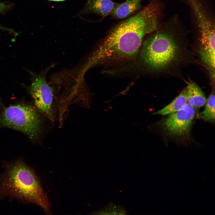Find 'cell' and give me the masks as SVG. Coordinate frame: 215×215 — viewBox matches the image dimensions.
<instances>
[{
  "label": "cell",
  "mask_w": 215,
  "mask_h": 215,
  "mask_svg": "<svg viewBox=\"0 0 215 215\" xmlns=\"http://www.w3.org/2000/svg\"><path fill=\"white\" fill-rule=\"evenodd\" d=\"M41 124L37 111L28 105L19 104L4 107L0 114V125L21 132L33 140L38 138Z\"/></svg>",
  "instance_id": "cell-4"
},
{
  "label": "cell",
  "mask_w": 215,
  "mask_h": 215,
  "mask_svg": "<svg viewBox=\"0 0 215 215\" xmlns=\"http://www.w3.org/2000/svg\"><path fill=\"white\" fill-rule=\"evenodd\" d=\"M204 110L199 115V117L205 121L215 122V94L212 92L209 96Z\"/></svg>",
  "instance_id": "cell-11"
},
{
  "label": "cell",
  "mask_w": 215,
  "mask_h": 215,
  "mask_svg": "<svg viewBox=\"0 0 215 215\" xmlns=\"http://www.w3.org/2000/svg\"><path fill=\"white\" fill-rule=\"evenodd\" d=\"M161 12L158 0H152L136 14L113 27L89 59V64L93 66L111 60L134 57L144 36L158 29Z\"/></svg>",
  "instance_id": "cell-1"
},
{
  "label": "cell",
  "mask_w": 215,
  "mask_h": 215,
  "mask_svg": "<svg viewBox=\"0 0 215 215\" xmlns=\"http://www.w3.org/2000/svg\"><path fill=\"white\" fill-rule=\"evenodd\" d=\"M157 30L144 42L141 57L147 66L153 70H161L167 68L177 60L179 50L172 34Z\"/></svg>",
  "instance_id": "cell-3"
},
{
  "label": "cell",
  "mask_w": 215,
  "mask_h": 215,
  "mask_svg": "<svg viewBox=\"0 0 215 215\" xmlns=\"http://www.w3.org/2000/svg\"><path fill=\"white\" fill-rule=\"evenodd\" d=\"M188 103L195 109L205 105L207 99L200 88L191 81L186 87Z\"/></svg>",
  "instance_id": "cell-8"
},
{
  "label": "cell",
  "mask_w": 215,
  "mask_h": 215,
  "mask_svg": "<svg viewBox=\"0 0 215 215\" xmlns=\"http://www.w3.org/2000/svg\"><path fill=\"white\" fill-rule=\"evenodd\" d=\"M7 7V5L5 3L0 2V12L4 10Z\"/></svg>",
  "instance_id": "cell-13"
},
{
  "label": "cell",
  "mask_w": 215,
  "mask_h": 215,
  "mask_svg": "<svg viewBox=\"0 0 215 215\" xmlns=\"http://www.w3.org/2000/svg\"><path fill=\"white\" fill-rule=\"evenodd\" d=\"M196 109L188 103L179 111L168 115L159 124L167 135L173 137L188 136L195 116Z\"/></svg>",
  "instance_id": "cell-5"
},
{
  "label": "cell",
  "mask_w": 215,
  "mask_h": 215,
  "mask_svg": "<svg viewBox=\"0 0 215 215\" xmlns=\"http://www.w3.org/2000/svg\"><path fill=\"white\" fill-rule=\"evenodd\" d=\"M96 213L98 214H126L127 211L122 207L109 203Z\"/></svg>",
  "instance_id": "cell-12"
},
{
  "label": "cell",
  "mask_w": 215,
  "mask_h": 215,
  "mask_svg": "<svg viewBox=\"0 0 215 215\" xmlns=\"http://www.w3.org/2000/svg\"><path fill=\"white\" fill-rule=\"evenodd\" d=\"M6 196L34 204L50 214L49 200L37 177L21 159L7 163L0 175V198Z\"/></svg>",
  "instance_id": "cell-2"
},
{
  "label": "cell",
  "mask_w": 215,
  "mask_h": 215,
  "mask_svg": "<svg viewBox=\"0 0 215 215\" xmlns=\"http://www.w3.org/2000/svg\"><path fill=\"white\" fill-rule=\"evenodd\" d=\"M50 1H65L66 0H48Z\"/></svg>",
  "instance_id": "cell-14"
},
{
  "label": "cell",
  "mask_w": 215,
  "mask_h": 215,
  "mask_svg": "<svg viewBox=\"0 0 215 215\" xmlns=\"http://www.w3.org/2000/svg\"><path fill=\"white\" fill-rule=\"evenodd\" d=\"M187 103V91L186 88L169 104L151 114L168 115L179 111Z\"/></svg>",
  "instance_id": "cell-10"
},
{
  "label": "cell",
  "mask_w": 215,
  "mask_h": 215,
  "mask_svg": "<svg viewBox=\"0 0 215 215\" xmlns=\"http://www.w3.org/2000/svg\"><path fill=\"white\" fill-rule=\"evenodd\" d=\"M142 0H127L118 3L111 15L116 19H123L129 16L139 10L141 7Z\"/></svg>",
  "instance_id": "cell-9"
},
{
  "label": "cell",
  "mask_w": 215,
  "mask_h": 215,
  "mask_svg": "<svg viewBox=\"0 0 215 215\" xmlns=\"http://www.w3.org/2000/svg\"><path fill=\"white\" fill-rule=\"evenodd\" d=\"M118 4L112 0H87L84 12L96 14L103 19L111 15Z\"/></svg>",
  "instance_id": "cell-7"
},
{
  "label": "cell",
  "mask_w": 215,
  "mask_h": 215,
  "mask_svg": "<svg viewBox=\"0 0 215 215\" xmlns=\"http://www.w3.org/2000/svg\"><path fill=\"white\" fill-rule=\"evenodd\" d=\"M47 68L36 76L30 88L31 94L37 108L49 119L54 120L53 113V88L47 83L46 75Z\"/></svg>",
  "instance_id": "cell-6"
}]
</instances>
